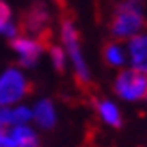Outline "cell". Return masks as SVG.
I'll return each mask as SVG.
<instances>
[{
  "mask_svg": "<svg viewBox=\"0 0 147 147\" xmlns=\"http://www.w3.org/2000/svg\"><path fill=\"white\" fill-rule=\"evenodd\" d=\"M31 91V83L20 68H8L0 74V105L22 103Z\"/></svg>",
  "mask_w": 147,
  "mask_h": 147,
  "instance_id": "cell-4",
  "label": "cell"
},
{
  "mask_svg": "<svg viewBox=\"0 0 147 147\" xmlns=\"http://www.w3.org/2000/svg\"><path fill=\"white\" fill-rule=\"evenodd\" d=\"M49 52H51V60H52V64H54V68L58 72H64L66 60H68L66 49L64 47H58V45H49Z\"/></svg>",
  "mask_w": 147,
  "mask_h": 147,
  "instance_id": "cell-13",
  "label": "cell"
},
{
  "mask_svg": "<svg viewBox=\"0 0 147 147\" xmlns=\"http://www.w3.org/2000/svg\"><path fill=\"white\" fill-rule=\"evenodd\" d=\"M128 60L134 68L147 72V33H138L128 39Z\"/></svg>",
  "mask_w": 147,
  "mask_h": 147,
  "instance_id": "cell-7",
  "label": "cell"
},
{
  "mask_svg": "<svg viewBox=\"0 0 147 147\" xmlns=\"http://www.w3.org/2000/svg\"><path fill=\"white\" fill-rule=\"evenodd\" d=\"M60 41L62 47L66 49L68 60L74 66V78L76 83L81 89H89L91 87V76H89V68L85 64V58L81 54V47H80V33L76 29V23L70 16H64L60 22Z\"/></svg>",
  "mask_w": 147,
  "mask_h": 147,
  "instance_id": "cell-2",
  "label": "cell"
},
{
  "mask_svg": "<svg viewBox=\"0 0 147 147\" xmlns=\"http://www.w3.org/2000/svg\"><path fill=\"white\" fill-rule=\"evenodd\" d=\"M0 147H14V143H12V140H10V136H8V132L0 126Z\"/></svg>",
  "mask_w": 147,
  "mask_h": 147,
  "instance_id": "cell-14",
  "label": "cell"
},
{
  "mask_svg": "<svg viewBox=\"0 0 147 147\" xmlns=\"http://www.w3.org/2000/svg\"><path fill=\"white\" fill-rule=\"evenodd\" d=\"M103 58L109 66L120 68V66H124L126 60H128V51L118 41H109L103 47Z\"/></svg>",
  "mask_w": 147,
  "mask_h": 147,
  "instance_id": "cell-11",
  "label": "cell"
},
{
  "mask_svg": "<svg viewBox=\"0 0 147 147\" xmlns=\"http://www.w3.org/2000/svg\"><path fill=\"white\" fill-rule=\"evenodd\" d=\"M33 120L43 130L54 128V124H56V109H54V103L49 101V99H41L33 107Z\"/></svg>",
  "mask_w": 147,
  "mask_h": 147,
  "instance_id": "cell-9",
  "label": "cell"
},
{
  "mask_svg": "<svg viewBox=\"0 0 147 147\" xmlns=\"http://www.w3.org/2000/svg\"><path fill=\"white\" fill-rule=\"evenodd\" d=\"M14 147H39V136L29 124H16L6 130Z\"/></svg>",
  "mask_w": 147,
  "mask_h": 147,
  "instance_id": "cell-8",
  "label": "cell"
},
{
  "mask_svg": "<svg viewBox=\"0 0 147 147\" xmlns=\"http://www.w3.org/2000/svg\"><path fill=\"white\" fill-rule=\"evenodd\" d=\"M49 22H51V16H49V10L45 4L37 2L25 12L22 23H20V29L22 33H27V35H35L39 39H43L45 43L52 37L51 27H49Z\"/></svg>",
  "mask_w": 147,
  "mask_h": 147,
  "instance_id": "cell-6",
  "label": "cell"
},
{
  "mask_svg": "<svg viewBox=\"0 0 147 147\" xmlns=\"http://www.w3.org/2000/svg\"><path fill=\"white\" fill-rule=\"evenodd\" d=\"M147 20L141 12V0H122L114 6L110 18V33L114 39H132L138 33H143Z\"/></svg>",
  "mask_w": 147,
  "mask_h": 147,
  "instance_id": "cell-1",
  "label": "cell"
},
{
  "mask_svg": "<svg viewBox=\"0 0 147 147\" xmlns=\"http://www.w3.org/2000/svg\"><path fill=\"white\" fill-rule=\"evenodd\" d=\"M18 33H22V29L12 20V10H10V6L4 0H0V35L8 37V39H14Z\"/></svg>",
  "mask_w": 147,
  "mask_h": 147,
  "instance_id": "cell-12",
  "label": "cell"
},
{
  "mask_svg": "<svg viewBox=\"0 0 147 147\" xmlns=\"http://www.w3.org/2000/svg\"><path fill=\"white\" fill-rule=\"evenodd\" d=\"M95 109L99 112L101 120L105 124H109L110 128H120L122 126V114H120V109L114 103H110L107 99H99V101H95Z\"/></svg>",
  "mask_w": 147,
  "mask_h": 147,
  "instance_id": "cell-10",
  "label": "cell"
},
{
  "mask_svg": "<svg viewBox=\"0 0 147 147\" xmlns=\"http://www.w3.org/2000/svg\"><path fill=\"white\" fill-rule=\"evenodd\" d=\"M114 91L124 101L147 99V72L134 66L122 70L114 80Z\"/></svg>",
  "mask_w": 147,
  "mask_h": 147,
  "instance_id": "cell-3",
  "label": "cell"
},
{
  "mask_svg": "<svg viewBox=\"0 0 147 147\" xmlns=\"http://www.w3.org/2000/svg\"><path fill=\"white\" fill-rule=\"evenodd\" d=\"M10 45L18 54V60L23 68L35 66L43 51L49 49V43H45L43 39H39L35 35H27V33H18L14 39H10Z\"/></svg>",
  "mask_w": 147,
  "mask_h": 147,
  "instance_id": "cell-5",
  "label": "cell"
}]
</instances>
